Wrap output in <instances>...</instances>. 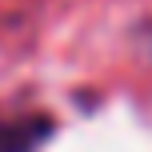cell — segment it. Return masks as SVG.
I'll return each mask as SVG.
<instances>
[{"label": "cell", "mask_w": 152, "mask_h": 152, "mask_svg": "<svg viewBox=\"0 0 152 152\" xmlns=\"http://www.w3.org/2000/svg\"><path fill=\"white\" fill-rule=\"evenodd\" d=\"M48 132H52L48 116H28V120H16V124H0V152H36Z\"/></svg>", "instance_id": "6da1fadb"}]
</instances>
